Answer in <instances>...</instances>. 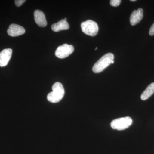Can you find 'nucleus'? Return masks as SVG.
<instances>
[{
	"mask_svg": "<svg viewBox=\"0 0 154 154\" xmlns=\"http://www.w3.org/2000/svg\"><path fill=\"white\" fill-rule=\"evenodd\" d=\"M52 91L47 96V99L52 103H57L63 98L65 94V90L61 83L56 82L52 87Z\"/></svg>",
	"mask_w": 154,
	"mask_h": 154,
	"instance_id": "obj_1",
	"label": "nucleus"
},
{
	"mask_svg": "<svg viewBox=\"0 0 154 154\" xmlns=\"http://www.w3.org/2000/svg\"><path fill=\"white\" fill-rule=\"evenodd\" d=\"M114 59V55L111 53H108L103 56L96 62L93 67V71L95 73H98L103 71L111 64Z\"/></svg>",
	"mask_w": 154,
	"mask_h": 154,
	"instance_id": "obj_2",
	"label": "nucleus"
},
{
	"mask_svg": "<svg viewBox=\"0 0 154 154\" xmlns=\"http://www.w3.org/2000/svg\"><path fill=\"white\" fill-rule=\"evenodd\" d=\"M81 28L83 33L91 36H96L99 31L98 24L91 20H88L82 22Z\"/></svg>",
	"mask_w": 154,
	"mask_h": 154,
	"instance_id": "obj_3",
	"label": "nucleus"
},
{
	"mask_svg": "<svg viewBox=\"0 0 154 154\" xmlns=\"http://www.w3.org/2000/svg\"><path fill=\"white\" fill-rule=\"evenodd\" d=\"M132 119L129 116L116 119L111 122L110 126L113 129L123 130L129 127L132 123Z\"/></svg>",
	"mask_w": 154,
	"mask_h": 154,
	"instance_id": "obj_4",
	"label": "nucleus"
},
{
	"mask_svg": "<svg viewBox=\"0 0 154 154\" xmlns=\"http://www.w3.org/2000/svg\"><path fill=\"white\" fill-rule=\"evenodd\" d=\"M74 51V48L71 45L64 44L57 48L56 50L55 54L57 57L63 59L71 54Z\"/></svg>",
	"mask_w": 154,
	"mask_h": 154,
	"instance_id": "obj_5",
	"label": "nucleus"
},
{
	"mask_svg": "<svg viewBox=\"0 0 154 154\" xmlns=\"http://www.w3.org/2000/svg\"><path fill=\"white\" fill-rule=\"evenodd\" d=\"M25 28L17 24H11L8 30L9 36L15 37L22 35L25 33Z\"/></svg>",
	"mask_w": 154,
	"mask_h": 154,
	"instance_id": "obj_6",
	"label": "nucleus"
},
{
	"mask_svg": "<svg viewBox=\"0 0 154 154\" xmlns=\"http://www.w3.org/2000/svg\"><path fill=\"white\" fill-rule=\"evenodd\" d=\"M13 50L11 48H7L0 52V66H5L8 63L12 56Z\"/></svg>",
	"mask_w": 154,
	"mask_h": 154,
	"instance_id": "obj_7",
	"label": "nucleus"
},
{
	"mask_svg": "<svg viewBox=\"0 0 154 154\" xmlns=\"http://www.w3.org/2000/svg\"><path fill=\"white\" fill-rule=\"evenodd\" d=\"M143 17V11L142 8L133 11L130 18L131 25L132 26L137 25L140 22Z\"/></svg>",
	"mask_w": 154,
	"mask_h": 154,
	"instance_id": "obj_8",
	"label": "nucleus"
},
{
	"mask_svg": "<svg viewBox=\"0 0 154 154\" xmlns=\"http://www.w3.org/2000/svg\"><path fill=\"white\" fill-rule=\"evenodd\" d=\"M34 17L35 22L39 27H46L47 22L43 12L40 10H35L34 12Z\"/></svg>",
	"mask_w": 154,
	"mask_h": 154,
	"instance_id": "obj_9",
	"label": "nucleus"
},
{
	"mask_svg": "<svg viewBox=\"0 0 154 154\" xmlns=\"http://www.w3.org/2000/svg\"><path fill=\"white\" fill-rule=\"evenodd\" d=\"M51 28L54 32H59L61 30H68L69 28V25L67 21L63 19L57 23L53 24Z\"/></svg>",
	"mask_w": 154,
	"mask_h": 154,
	"instance_id": "obj_10",
	"label": "nucleus"
},
{
	"mask_svg": "<svg viewBox=\"0 0 154 154\" xmlns=\"http://www.w3.org/2000/svg\"><path fill=\"white\" fill-rule=\"evenodd\" d=\"M154 93V82L150 84L146 89L143 91L141 96V99L143 100L149 99Z\"/></svg>",
	"mask_w": 154,
	"mask_h": 154,
	"instance_id": "obj_11",
	"label": "nucleus"
},
{
	"mask_svg": "<svg viewBox=\"0 0 154 154\" xmlns=\"http://www.w3.org/2000/svg\"><path fill=\"white\" fill-rule=\"evenodd\" d=\"M121 2V0H111L110 1V5L113 7H116L119 6Z\"/></svg>",
	"mask_w": 154,
	"mask_h": 154,
	"instance_id": "obj_12",
	"label": "nucleus"
},
{
	"mask_svg": "<svg viewBox=\"0 0 154 154\" xmlns=\"http://www.w3.org/2000/svg\"><path fill=\"white\" fill-rule=\"evenodd\" d=\"M25 2H26L25 0H16L15 1V5L17 7H20L22 6Z\"/></svg>",
	"mask_w": 154,
	"mask_h": 154,
	"instance_id": "obj_13",
	"label": "nucleus"
},
{
	"mask_svg": "<svg viewBox=\"0 0 154 154\" xmlns=\"http://www.w3.org/2000/svg\"><path fill=\"white\" fill-rule=\"evenodd\" d=\"M149 34L150 36H153L154 35V23L152 25L150 28L149 31Z\"/></svg>",
	"mask_w": 154,
	"mask_h": 154,
	"instance_id": "obj_14",
	"label": "nucleus"
},
{
	"mask_svg": "<svg viewBox=\"0 0 154 154\" xmlns=\"http://www.w3.org/2000/svg\"><path fill=\"white\" fill-rule=\"evenodd\" d=\"M114 63V60H113V61H112V62H111V64H113V63Z\"/></svg>",
	"mask_w": 154,
	"mask_h": 154,
	"instance_id": "obj_15",
	"label": "nucleus"
},
{
	"mask_svg": "<svg viewBox=\"0 0 154 154\" xmlns=\"http://www.w3.org/2000/svg\"><path fill=\"white\" fill-rule=\"evenodd\" d=\"M131 2H135V1H136L135 0H131Z\"/></svg>",
	"mask_w": 154,
	"mask_h": 154,
	"instance_id": "obj_16",
	"label": "nucleus"
},
{
	"mask_svg": "<svg viewBox=\"0 0 154 154\" xmlns=\"http://www.w3.org/2000/svg\"><path fill=\"white\" fill-rule=\"evenodd\" d=\"M97 48H95V50H97Z\"/></svg>",
	"mask_w": 154,
	"mask_h": 154,
	"instance_id": "obj_17",
	"label": "nucleus"
}]
</instances>
